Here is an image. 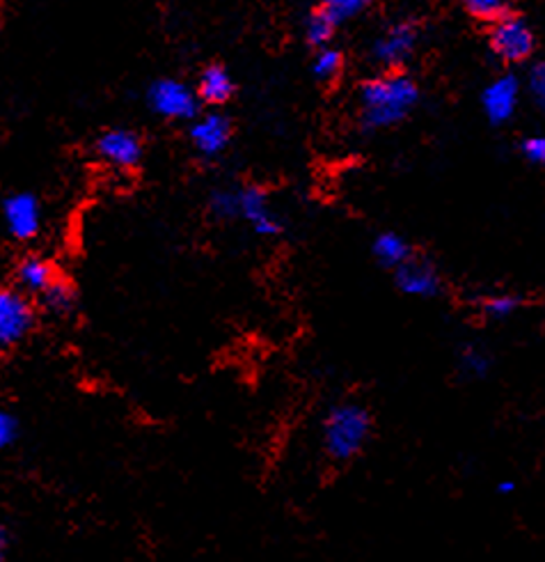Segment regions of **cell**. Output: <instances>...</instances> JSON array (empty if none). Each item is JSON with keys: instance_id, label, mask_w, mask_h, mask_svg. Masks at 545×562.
Wrapping results in <instances>:
<instances>
[{"instance_id": "obj_1", "label": "cell", "mask_w": 545, "mask_h": 562, "mask_svg": "<svg viewBox=\"0 0 545 562\" xmlns=\"http://www.w3.org/2000/svg\"><path fill=\"white\" fill-rule=\"evenodd\" d=\"M420 101V88L410 76L393 71L360 88V120L370 132L404 122Z\"/></svg>"}, {"instance_id": "obj_2", "label": "cell", "mask_w": 545, "mask_h": 562, "mask_svg": "<svg viewBox=\"0 0 545 562\" xmlns=\"http://www.w3.org/2000/svg\"><path fill=\"white\" fill-rule=\"evenodd\" d=\"M323 450L334 462H351L372 439V414L357 402L332 406L323 420Z\"/></svg>"}, {"instance_id": "obj_3", "label": "cell", "mask_w": 545, "mask_h": 562, "mask_svg": "<svg viewBox=\"0 0 545 562\" xmlns=\"http://www.w3.org/2000/svg\"><path fill=\"white\" fill-rule=\"evenodd\" d=\"M490 46L502 63L518 65L532 58L536 48V37L523 16L502 14L500 19L492 21Z\"/></svg>"}, {"instance_id": "obj_4", "label": "cell", "mask_w": 545, "mask_h": 562, "mask_svg": "<svg viewBox=\"0 0 545 562\" xmlns=\"http://www.w3.org/2000/svg\"><path fill=\"white\" fill-rule=\"evenodd\" d=\"M35 326V308L29 294L0 288V349H12L29 338Z\"/></svg>"}, {"instance_id": "obj_5", "label": "cell", "mask_w": 545, "mask_h": 562, "mask_svg": "<svg viewBox=\"0 0 545 562\" xmlns=\"http://www.w3.org/2000/svg\"><path fill=\"white\" fill-rule=\"evenodd\" d=\"M149 109L166 120H193L197 117L200 99L195 90L177 79H161L151 83L147 92Z\"/></svg>"}, {"instance_id": "obj_6", "label": "cell", "mask_w": 545, "mask_h": 562, "mask_svg": "<svg viewBox=\"0 0 545 562\" xmlns=\"http://www.w3.org/2000/svg\"><path fill=\"white\" fill-rule=\"evenodd\" d=\"M395 285L401 294L412 299H433L443 290V278H440L435 265L427 258L410 255L406 262L395 269Z\"/></svg>"}, {"instance_id": "obj_7", "label": "cell", "mask_w": 545, "mask_h": 562, "mask_svg": "<svg viewBox=\"0 0 545 562\" xmlns=\"http://www.w3.org/2000/svg\"><path fill=\"white\" fill-rule=\"evenodd\" d=\"M418 29L410 21H399L376 40L372 56L385 69H399L406 65L418 46Z\"/></svg>"}, {"instance_id": "obj_8", "label": "cell", "mask_w": 545, "mask_h": 562, "mask_svg": "<svg viewBox=\"0 0 545 562\" xmlns=\"http://www.w3.org/2000/svg\"><path fill=\"white\" fill-rule=\"evenodd\" d=\"M96 155L120 170H134L140 166L145 145L143 138L132 130H109L96 138Z\"/></svg>"}, {"instance_id": "obj_9", "label": "cell", "mask_w": 545, "mask_h": 562, "mask_svg": "<svg viewBox=\"0 0 545 562\" xmlns=\"http://www.w3.org/2000/svg\"><path fill=\"white\" fill-rule=\"evenodd\" d=\"M239 191V218H243L259 237L275 239L284 233V225L271 210L269 195L262 187H241Z\"/></svg>"}, {"instance_id": "obj_10", "label": "cell", "mask_w": 545, "mask_h": 562, "mask_svg": "<svg viewBox=\"0 0 545 562\" xmlns=\"http://www.w3.org/2000/svg\"><path fill=\"white\" fill-rule=\"evenodd\" d=\"M3 218L10 235L19 241H31L42 229V207L33 193H12L3 202Z\"/></svg>"}, {"instance_id": "obj_11", "label": "cell", "mask_w": 545, "mask_h": 562, "mask_svg": "<svg viewBox=\"0 0 545 562\" xmlns=\"http://www.w3.org/2000/svg\"><path fill=\"white\" fill-rule=\"evenodd\" d=\"M191 143L204 159H216L231 143V120L223 113H206L191 126Z\"/></svg>"}, {"instance_id": "obj_12", "label": "cell", "mask_w": 545, "mask_h": 562, "mask_svg": "<svg viewBox=\"0 0 545 562\" xmlns=\"http://www.w3.org/2000/svg\"><path fill=\"white\" fill-rule=\"evenodd\" d=\"M518 97H521V83L513 74H502L490 81L481 94L484 113L492 124H504L515 115Z\"/></svg>"}, {"instance_id": "obj_13", "label": "cell", "mask_w": 545, "mask_h": 562, "mask_svg": "<svg viewBox=\"0 0 545 562\" xmlns=\"http://www.w3.org/2000/svg\"><path fill=\"white\" fill-rule=\"evenodd\" d=\"M234 90H237V86H234L231 74L223 65H209L200 74L195 94L204 104L220 106L234 97Z\"/></svg>"}, {"instance_id": "obj_14", "label": "cell", "mask_w": 545, "mask_h": 562, "mask_svg": "<svg viewBox=\"0 0 545 562\" xmlns=\"http://www.w3.org/2000/svg\"><path fill=\"white\" fill-rule=\"evenodd\" d=\"M58 273L48 260L37 258V255H29V258H23L16 267V280H19V288L25 294H42L48 285L50 280H54Z\"/></svg>"}, {"instance_id": "obj_15", "label": "cell", "mask_w": 545, "mask_h": 562, "mask_svg": "<svg viewBox=\"0 0 545 562\" xmlns=\"http://www.w3.org/2000/svg\"><path fill=\"white\" fill-rule=\"evenodd\" d=\"M39 299L48 313H54L58 317H69L76 311L78 292L67 278L56 276L54 280H50V285L39 294Z\"/></svg>"}, {"instance_id": "obj_16", "label": "cell", "mask_w": 545, "mask_h": 562, "mask_svg": "<svg viewBox=\"0 0 545 562\" xmlns=\"http://www.w3.org/2000/svg\"><path fill=\"white\" fill-rule=\"evenodd\" d=\"M372 252L381 267L397 269L401 262H406L412 255V246L397 233H383L374 239Z\"/></svg>"}, {"instance_id": "obj_17", "label": "cell", "mask_w": 545, "mask_h": 562, "mask_svg": "<svg viewBox=\"0 0 545 562\" xmlns=\"http://www.w3.org/2000/svg\"><path fill=\"white\" fill-rule=\"evenodd\" d=\"M334 29H337V21L321 8V10H315L307 21H305V37L311 46H328V42L332 40L334 35Z\"/></svg>"}, {"instance_id": "obj_18", "label": "cell", "mask_w": 545, "mask_h": 562, "mask_svg": "<svg viewBox=\"0 0 545 562\" xmlns=\"http://www.w3.org/2000/svg\"><path fill=\"white\" fill-rule=\"evenodd\" d=\"M523 299L515 294H492L481 301V313L490 322H504L521 311Z\"/></svg>"}, {"instance_id": "obj_19", "label": "cell", "mask_w": 545, "mask_h": 562, "mask_svg": "<svg viewBox=\"0 0 545 562\" xmlns=\"http://www.w3.org/2000/svg\"><path fill=\"white\" fill-rule=\"evenodd\" d=\"M342 69H344V56H342V50L330 48V46H321V48L317 50L315 63H311V71H315L317 79L323 81V83L334 81L337 76L342 74Z\"/></svg>"}, {"instance_id": "obj_20", "label": "cell", "mask_w": 545, "mask_h": 562, "mask_svg": "<svg viewBox=\"0 0 545 562\" xmlns=\"http://www.w3.org/2000/svg\"><path fill=\"white\" fill-rule=\"evenodd\" d=\"M209 212L220 221L239 218V191L237 189H216L209 195Z\"/></svg>"}, {"instance_id": "obj_21", "label": "cell", "mask_w": 545, "mask_h": 562, "mask_svg": "<svg viewBox=\"0 0 545 562\" xmlns=\"http://www.w3.org/2000/svg\"><path fill=\"white\" fill-rule=\"evenodd\" d=\"M461 370L465 372V376L470 379H484L490 372V359L488 353L481 351L479 347H465L461 351Z\"/></svg>"}, {"instance_id": "obj_22", "label": "cell", "mask_w": 545, "mask_h": 562, "mask_svg": "<svg viewBox=\"0 0 545 562\" xmlns=\"http://www.w3.org/2000/svg\"><path fill=\"white\" fill-rule=\"evenodd\" d=\"M376 0H323V10L337 21H349L357 14L365 12L367 8H372Z\"/></svg>"}, {"instance_id": "obj_23", "label": "cell", "mask_w": 545, "mask_h": 562, "mask_svg": "<svg viewBox=\"0 0 545 562\" xmlns=\"http://www.w3.org/2000/svg\"><path fill=\"white\" fill-rule=\"evenodd\" d=\"M463 8L481 21H496L507 14V0H461Z\"/></svg>"}, {"instance_id": "obj_24", "label": "cell", "mask_w": 545, "mask_h": 562, "mask_svg": "<svg viewBox=\"0 0 545 562\" xmlns=\"http://www.w3.org/2000/svg\"><path fill=\"white\" fill-rule=\"evenodd\" d=\"M16 439H19V420L10 412H5V408H0V450L10 448Z\"/></svg>"}, {"instance_id": "obj_25", "label": "cell", "mask_w": 545, "mask_h": 562, "mask_svg": "<svg viewBox=\"0 0 545 562\" xmlns=\"http://www.w3.org/2000/svg\"><path fill=\"white\" fill-rule=\"evenodd\" d=\"M523 155L530 164L543 166L545 161V138L543 136H530L523 140Z\"/></svg>"}, {"instance_id": "obj_26", "label": "cell", "mask_w": 545, "mask_h": 562, "mask_svg": "<svg viewBox=\"0 0 545 562\" xmlns=\"http://www.w3.org/2000/svg\"><path fill=\"white\" fill-rule=\"evenodd\" d=\"M527 86H530V92L534 94V99L543 106V101H545V65L543 63H538L530 69Z\"/></svg>"}, {"instance_id": "obj_27", "label": "cell", "mask_w": 545, "mask_h": 562, "mask_svg": "<svg viewBox=\"0 0 545 562\" xmlns=\"http://www.w3.org/2000/svg\"><path fill=\"white\" fill-rule=\"evenodd\" d=\"M496 490H498L500 496H511L518 490V484L513 480H502Z\"/></svg>"}, {"instance_id": "obj_28", "label": "cell", "mask_w": 545, "mask_h": 562, "mask_svg": "<svg viewBox=\"0 0 545 562\" xmlns=\"http://www.w3.org/2000/svg\"><path fill=\"white\" fill-rule=\"evenodd\" d=\"M5 549H8V535L3 528H0V560L5 558Z\"/></svg>"}]
</instances>
